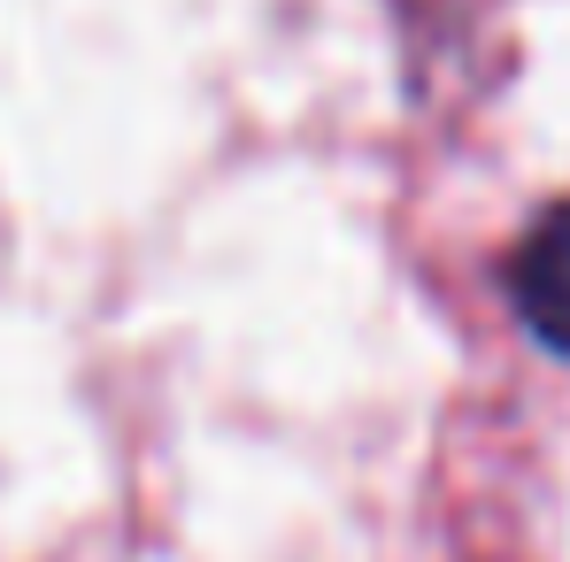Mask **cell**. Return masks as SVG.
Here are the masks:
<instances>
[{
  "instance_id": "6da1fadb",
  "label": "cell",
  "mask_w": 570,
  "mask_h": 562,
  "mask_svg": "<svg viewBox=\"0 0 570 562\" xmlns=\"http://www.w3.org/2000/svg\"><path fill=\"white\" fill-rule=\"evenodd\" d=\"M509 300L540 347L570 363V200H556L509 255Z\"/></svg>"
}]
</instances>
